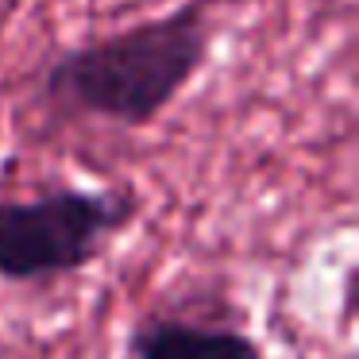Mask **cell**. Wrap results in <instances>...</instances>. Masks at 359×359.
I'll list each match as a JSON object with an SVG mask.
<instances>
[{
    "label": "cell",
    "instance_id": "cell-1",
    "mask_svg": "<svg viewBox=\"0 0 359 359\" xmlns=\"http://www.w3.org/2000/svg\"><path fill=\"white\" fill-rule=\"evenodd\" d=\"M209 55L201 4L62 55L43 78L55 104L116 128H147L182 97Z\"/></svg>",
    "mask_w": 359,
    "mask_h": 359
},
{
    "label": "cell",
    "instance_id": "cell-2",
    "mask_svg": "<svg viewBox=\"0 0 359 359\" xmlns=\"http://www.w3.org/2000/svg\"><path fill=\"white\" fill-rule=\"evenodd\" d=\"M135 201L120 189L55 186L0 201V282L47 286L101 263L132 224Z\"/></svg>",
    "mask_w": 359,
    "mask_h": 359
},
{
    "label": "cell",
    "instance_id": "cell-3",
    "mask_svg": "<svg viewBox=\"0 0 359 359\" xmlns=\"http://www.w3.org/2000/svg\"><path fill=\"white\" fill-rule=\"evenodd\" d=\"M128 359H266L240 325L186 313H147L128 332Z\"/></svg>",
    "mask_w": 359,
    "mask_h": 359
}]
</instances>
